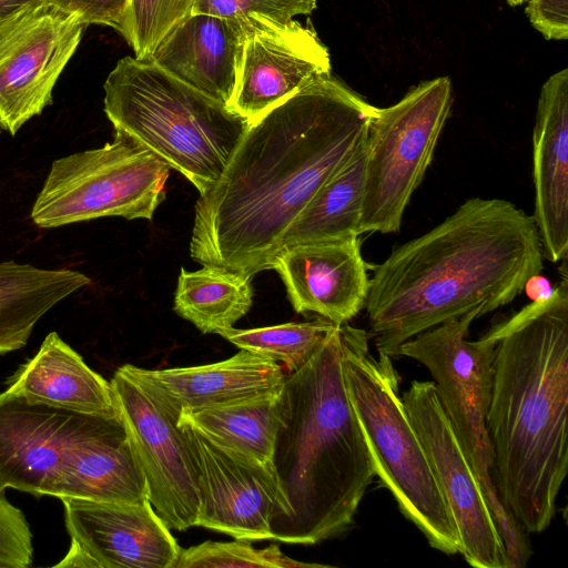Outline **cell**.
<instances>
[{
	"label": "cell",
	"mask_w": 568,
	"mask_h": 568,
	"mask_svg": "<svg viewBox=\"0 0 568 568\" xmlns=\"http://www.w3.org/2000/svg\"><path fill=\"white\" fill-rule=\"evenodd\" d=\"M375 111L327 73L252 121L195 203L191 257L251 277L270 270L288 229L365 138Z\"/></svg>",
	"instance_id": "obj_1"
},
{
	"label": "cell",
	"mask_w": 568,
	"mask_h": 568,
	"mask_svg": "<svg viewBox=\"0 0 568 568\" xmlns=\"http://www.w3.org/2000/svg\"><path fill=\"white\" fill-rule=\"evenodd\" d=\"M532 215L507 200L471 197L400 246L369 278L365 310L378 354L448 320L513 302L544 268Z\"/></svg>",
	"instance_id": "obj_2"
},
{
	"label": "cell",
	"mask_w": 568,
	"mask_h": 568,
	"mask_svg": "<svg viewBox=\"0 0 568 568\" xmlns=\"http://www.w3.org/2000/svg\"><path fill=\"white\" fill-rule=\"evenodd\" d=\"M487 333L496 339L487 429L500 501L546 530L568 468V277Z\"/></svg>",
	"instance_id": "obj_3"
},
{
	"label": "cell",
	"mask_w": 568,
	"mask_h": 568,
	"mask_svg": "<svg viewBox=\"0 0 568 568\" xmlns=\"http://www.w3.org/2000/svg\"><path fill=\"white\" fill-rule=\"evenodd\" d=\"M342 356L336 324L281 385L271 463L285 511L271 527L274 540L315 545L344 534L375 477Z\"/></svg>",
	"instance_id": "obj_4"
},
{
	"label": "cell",
	"mask_w": 568,
	"mask_h": 568,
	"mask_svg": "<svg viewBox=\"0 0 568 568\" xmlns=\"http://www.w3.org/2000/svg\"><path fill=\"white\" fill-rule=\"evenodd\" d=\"M113 124L199 190L221 176L250 121L149 60L124 57L104 82Z\"/></svg>",
	"instance_id": "obj_5"
},
{
	"label": "cell",
	"mask_w": 568,
	"mask_h": 568,
	"mask_svg": "<svg viewBox=\"0 0 568 568\" xmlns=\"http://www.w3.org/2000/svg\"><path fill=\"white\" fill-rule=\"evenodd\" d=\"M346 392L368 448L375 476L429 546L459 551L457 528L425 448L398 395L392 358L374 357L368 333L339 325Z\"/></svg>",
	"instance_id": "obj_6"
},
{
	"label": "cell",
	"mask_w": 568,
	"mask_h": 568,
	"mask_svg": "<svg viewBox=\"0 0 568 568\" xmlns=\"http://www.w3.org/2000/svg\"><path fill=\"white\" fill-rule=\"evenodd\" d=\"M475 308L406 341L398 356L423 364L430 373L443 409L479 484L503 539L509 568H523L532 554L526 532L499 499L494 456L487 429L496 339L488 333L477 341L467 335Z\"/></svg>",
	"instance_id": "obj_7"
},
{
	"label": "cell",
	"mask_w": 568,
	"mask_h": 568,
	"mask_svg": "<svg viewBox=\"0 0 568 568\" xmlns=\"http://www.w3.org/2000/svg\"><path fill=\"white\" fill-rule=\"evenodd\" d=\"M170 168L126 133L51 164L31 210L40 227L105 216L152 220L165 199Z\"/></svg>",
	"instance_id": "obj_8"
},
{
	"label": "cell",
	"mask_w": 568,
	"mask_h": 568,
	"mask_svg": "<svg viewBox=\"0 0 568 568\" xmlns=\"http://www.w3.org/2000/svg\"><path fill=\"white\" fill-rule=\"evenodd\" d=\"M453 105L448 77L423 81L398 102L376 108L366 131L361 233H393L419 186Z\"/></svg>",
	"instance_id": "obj_9"
},
{
	"label": "cell",
	"mask_w": 568,
	"mask_h": 568,
	"mask_svg": "<svg viewBox=\"0 0 568 568\" xmlns=\"http://www.w3.org/2000/svg\"><path fill=\"white\" fill-rule=\"evenodd\" d=\"M179 425L199 476L195 526L235 539H273L271 527L283 516L285 504L272 463L217 443L190 425Z\"/></svg>",
	"instance_id": "obj_10"
},
{
	"label": "cell",
	"mask_w": 568,
	"mask_h": 568,
	"mask_svg": "<svg viewBox=\"0 0 568 568\" xmlns=\"http://www.w3.org/2000/svg\"><path fill=\"white\" fill-rule=\"evenodd\" d=\"M402 400L453 515L459 554L475 568H509L495 519L433 382H412Z\"/></svg>",
	"instance_id": "obj_11"
},
{
	"label": "cell",
	"mask_w": 568,
	"mask_h": 568,
	"mask_svg": "<svg viewBox=\"0 0 568 568\" xmlns=\"http://www.w3.org/2000/svg\"><path fill=\"white\" fill-rule=\"evenodd\" d=\"M110 383L118 413L142 467L152 507L170 529L181 531L195 526L199 476L182 428L121 368Z\"/></svg>",
	"instance_id": "obj_12"
},
{
	"label": "cell",
	"mask_w": 568,
	"mask_h": 568,
	"mask_svg": "<svg viewBox=\"0 0 568 568\" xmlns=\"http://www.w3.org/2000/svg\"><path fill=\"white\" fill-rule=\"evenodd\" d=\"M84 26L41 4L0 32V124L14 135L52 103L58 78L77 50Z\"/></svg>",
	"instance_id": "obj_13"
},
{
	"label": "cell",
	"mask_w": 568,
	"mask_h": 568,
	"mask_svg": "<svg viewBox=\"0 0 568 568\" xmlns=\"http://www.w3.org/2000/svg\"><path fill=\"white\" fill-rule=\"evenodd\" d=\"M60 500L70 542L53 567L174 568L181 548L149 498L140 503Z\"/></svg>",
	"instance_id": "obj_14"
},
{
	"label": "cell",
	"mask_w": 568,
	"mask_h": 568,
	"mask_svg": "<svg viewBox=\"0 0 568 568\" xmlns=\"http://www.w3.org/2000/svg\"><path fill=\"white\" fill-rule=\"evenodd\" d=\"M95 416L0 393V494L53 497L70 450Z\"/></svg>",
	"instance_id": "obj_15"
},
{
	"label": "cell",
	"mask_w": 568,
	"mask_h": 568,
	"mask_svg": "<svg viewBox=\"0 0 568 568\" xmlns=\"http://www.w3.org/2000/svg\"><path fill=\"white\" fill-rule=\"evenodd\" d=\"M231 108L254 121L315 78L331 73V57L316 31L297 20L247 18Z\"/></svg>",
	"instance_id": "obj_16"
},
{
	"label": "cell",
	"mask_w": 568,
	"mask_h": 568,
	"mask_svg": "<svg viewBox=\"0 0 568 568\" xmlns=\"http://www.w3.org/2000/svg\"><path fill=\"white\" fill-rule=\"evenodd\" d=\"M359 236L282 248L271 268L281 276L296 313L345 324L365 306L369 290Z\"/></svg>",
	"instance_id": "obj_17"
},
{
	"label": "cell",
	"mask_w": 568,
	"mask_h": 568,
	"mask_svg": "<svg viewBox=\"0 0 568 568\" xmlns=\"http://www.w3.org/2000/svg\"><path fill=\"white\" fill-rule=\"evenodd\" d=\"M120 368L176 422L184 410L277 392L286 375L276 362L244 349L200 366L145 369L125 364Z\"/></svg>",
	"instance_id": "obj_18"
},
{
	"label": "cell",
	"mask_w": 568,
	"mask_h": 568,
	"mask_svg": "<svg viewBox=\"0 0 568 568\" xmlns=\"http://www.w3.org/2000/svg\"><path fill=\"white\" fill-rule=\"evenodd\" d=\"M535 212L544 257L568 254V69L544 83L532 133Z\"/></svg>",
	"instance_id": "obj_19"
},
{
	"label": "cell",
	"mask_w": 568,
	"mask_h": 568,
	"mask_svg": "<svg viewBox=\"0 0 568 568\" xmlns=\"http://www.w3.org/2000/svg\"><path fill=\"white\" fill-rule=\"evenodd\" d=\"M248 19L192 13L146 59L170 75L231 108Z\"/></svg>",
	"instance_id": "obj_20"
},
{
	"label": "cell",
	"mask_w": 568,
	"mask_h": 568,
	"mask_svg": "<svg viewBox=\"0 0 568 568\" xmlns=\"http://www.w3.org/2000/svg\"><path fill=\"white\" fill-rule=\"evenodd\" d=\"M106 503L148 498L145 477L120 415H97L64 463L54 496Z\"/></svg>",
	"instance_id": "obj_21"
},
{
	"label": "cell",
	"mask_w": 568,
	"mask_h": 568,
	"mask_svg": "<svg viewBox=\"0 0 568 568\" xmlns=\"http://www.w3.org/2000/svg\"><path fill=\"white\" fill-rule=\"evenodd\" d=\"M7 388L24 398L85 414L118 415L111 383L91 369L57 332L8 379Z\"/></svg>",
	"instance_id": "obj_22"
},
{
	"label": "cell",
	"mask_w": 568,
	"mask_h": 568,
	"mask_svg": "<svg viewBox=\"0 0 568 568\" xmlns=\"http://www.w3.org/2000/svg\"><path fill=\"white\" fill-rule=\"evenodd\" d=\"M90 283L73 270L0 262V356L24 347L51 308Z\"/></svg>",
	"instance_id": "obj_23"
},
{
	"label": "cell",
	"mask_w": 568,
	"mask_h": 568,
	"mask_svg": "<svg viewBox=\"0 0 568 568\" xmlns=\"http://www.w3.org/2000/svg\"><path fill=\"white\" fill-rule=\"evenodd\" d=\"M366 158L365 135L298 214L283 240L282 248L362 234Z\"/></svg>",
	"instance_id": "obj_24"
},
{
	"label": "cell",
	"mask_w": 568,
	"mask_h": 568,
	"mask_svg": "<svg viewBox=\"0 0 568 568\" xmlns=\"http://www.w3.org/2000/svg\"><path fill=\"white\" fill-rule=\"evenodd\" d=\"M251 276L217 266L181 268L174 311L202 333L230 328L252 306Z\"/></svg>",
	"instance_id": "obj_25"
},
{
	"label": "cell",
	"mask_w": 568,
	"mask_h": 568,
	"mask_svg": "<svg viewBox=\"0 0 568 568\" xmlns=\"http://www.w3.org/2000/svg\"><path fill=\"white\" fill-rule=\"evenodd\" d=\"M278 394L280 389L241 400L184 410L178 423L190 425L217 443L263 462H271L278 426Z\"/></svg>",
	"instance_id": "obj_26"
},
{
	"label": "cell",
	"mask_w": 568,
	"mask_h": 568,
	"mask_svg": "<svg viewBox=\"0 0 568 568\" xmlns=\"http://www.w3.org/2000/svg\"><path fill=\"white\" fill-rule=\"evenodd\" d=\"M336 324L324 317L311 322L240 329H221L216 334L240 349L248 351L280 364L285 373L302 366Z\"/></svg>",
	"instance_id": "obj_27"
},
{
	"label": "cell",
	"mask_w": 568,
	"mask_h": 568,
	"mask_svg": "<svg viewBox=\"0 0 568 568\" xmlns=\"http://www.w3.org/2000/svg\"><path fill=\"white\" fill-rule=\"evenodd\" d=\"M284 555L277 545L255 548L250 540L204 541L181 549L174 568H327Z\"/></svg>",
	"instance_id": "obj_28"
},
{
	"label": "cell",
	"mask_w": 568,
	"mask_h": 568,
	"mask_svg": "<svg viewBox=\"0 0 568 568\" xmlns=\"http://www.w3.org/2000/svg\"><path fill=\"white\" fill-rule=\"evenodd\" d=\"M196 0H130L125 40L146 60L158 44L193 13Z\"/></svg>",
	"instance_id": "obj_29"
},
{
	"label": "cell",
	"mask_w": 568,
	"mask_h": 568,
	"mask_svg": "<svg viewBox=\"0 0 568 568\" xmlns=\"http://www.w3.org/2000/svg\"><path fill=\"white\" fill-rule=\"evenodd\" d=\"M317 0H196L193 13H206L227 19L262 18L291 21L307 16Z\"/></svg>",
	"instance_id": "obj_30"
},
{
	"label": "cell",
	"mask_w": 568,
	"mask_h": 568,
	"mask_svg": "<svg viewBox=\"0 0 568 568\" xmlns=\"http://www.w3.org/2000/svg\"><path fill=\"white\" fill-rule=\"evenodd\" d=\"M44 3L72 16L84 27L103 24L123 38L126 36L130 0H44Z\"/></svg>",
	"instance_id": "obj_31"
},
{
	"label": "cell",
	"mask_w": 568,
	"mask_h": 568,
	"mask_svg": "<svg viewBox=\"0 0 568 568\" xmlns=\"http://www.w3.org/2000/svg\"><path fill=\"white\" fill-rule=\"evenodd\" d=\"M43 3L44 0H0V32L21 16Z\"/></svg>",
	"instance_id": "obj_32"
},
{
	"label": "cell",
	"mask_w": 568,
	"mask_h": 568,
	"mask_svg": "<svg viewBox=\"0 0 568 568\" xmlns=\"http://www.w3.org/2000/svg\"><path fill=\"white\" fill-rule=\"evenodd\" d=\"M524 291L527 292L532 302H538L548 298L552 294L554 288L548 280L539 273L527 281Z\"/></svg>",
	"instance_id": "obj_33"
},
{
	"label": "cell",
	"mask_w": 568,
	"mask_h": 568,
	"mask_svg": "<svg viewBox=\"0 0 568 568\" xmlns=\"http://www.w3.org/2000/svg\"><path fill=\"white\" fill-rule=\"evenodd\" d=\"M528 0H507V2L511 6V7H515V6H520L525 2H527Z\"/></svg>",
	"instance_id": "obj_34"
},
{
	"label": "cell",
	"mask_w": 568,
	"mask_h": 568,
	"mask_svg": "<svg viewBox=\"0 0 568 568\" xmlns=\"http://www.w3.org/2000/svg\"><path fill=\"white\" fill-rule=\"evenodd\" d=\"M2 131H3V129H2V126H1V124H0V133H1Z\"/></svg>",
	"instance_id": "obj_35"
}]
</instances>
